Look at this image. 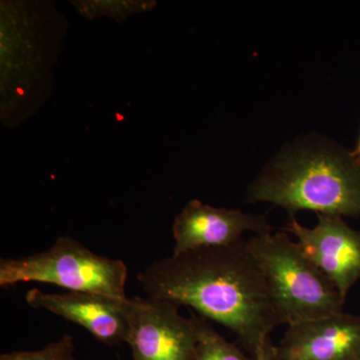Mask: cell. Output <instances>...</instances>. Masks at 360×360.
<instances>
[{"label": "cell", "mask_w": 360, "mask_h": 360, "mask_svg": "<svg viewBox=\"0 0 360 360\" xmlns=\"http://www.w3.org/2000/svg\"><path fill=\"white\" fill-rule=\"evenodd\" d=\"M352 155H354L355 158H359L360 160V134L359 141H357L356 146H355V148L354 149V150H352Z\"/></svg>", "instance_id": "14"}, {"label": "cell", "mask_w": 360, "mask_h": 360, "mask_svg": "<svg viewBox=\"0 0 360 360\" xmlns=\"http://www.w3.org/2000/svg\"><path fill=\"white\" fill-rule=\"evenodd\" d=\"M174 303L153 298H129L127 343L134 360H194L193 322Z\"/></svg>", "instance_id": "6"}, {"label": "cell", "mask_w": 360, "mask_h": 360, "mask_svg": "<svg viewBox=\"0 0 360 360\" xmlns=\"http://www.w3.org/2000/svg\"><path fill=\"white\" fill-rule=\"evenodd\" d=\"M252 357L253 360H276V345L271 338H266Z\"/></svg>", "instance_id": "13"}, {"label": "cell", "mask_w": 360, "mask_h": 360, "mask_svg": "<svg viewBox=\"0 0 360 360\" xmlns=\"http://www.w3.org/2000/svg\"><path fill=\"white\" fill-rule=\"evenodd\" d=\"M191 314L196 335L194 360H253L222 338L208 319L193 311Z\"/></svg>", "instance_id": "11"}, {"label": "cell", "mask_w": 360, "mask_h": 360, "mask_svg": "<svg viewBox=\"0 0 360 360\" xmlns=\"http://www.w3.org/2000/svg\"><path fill=\"white\" fill-rule=\"evenodd\" d=\"M25 302L32 309L47 310L78 324L104 345L113 347L127 342L129 298L120 300L84 291L44 292L35 288L26 292Z\"/></svg>", "instance_id": "8"}, {"label": "cell", "mask_w": 360, "mask_h": 360, "mask_svg": "<svg viewBox=\"0 0 360 360\" xmlns=\"http://www.w3.org/2000/svg\"><path fill=\"white\" fill-rule=\"evenodd\" d=\"M127 264L103 257L84 245L61 236L41 252L0 260V286L20 283H51L68 291H84L127 300Z\"/></svg>", "instance_id": "5"}, {"label": "cell", "mask_w": 360, "mask_h": 360, "mask_svg": "<svg viewBox=\"0 0 360 360\" xmlns=\"http://www.w3.org/2000/svg\"><path fill=\"white\" fill-rule=\"evenodd\" d=\"M271 225L265 215H253L231 208H217L201 201H189L175 217L172 224L174 253L198 248L236 245L243 234L270 233Z\"/></svg>", "instance_id": "9"}, {"label": "cell", "mask_w": 360, "mask_h": 360, "mask_svg": "<svg viewBox=\"0 0 360 360\" xmlns=\"http://www.w3.org/2000/svg\"><path fill=\"white\" fill-rule=\"evenodd\" d=\"M276 360H360V315L338 314L288 326Z\"/></svg>", "instance_id": "10"}, {"label": "cell", "mask_w": 360, "mask_h": 360, "mask_svg": "<svg viewBox=\"0 0 360 360\" xmlns=\"http://www.w3.org/2000/svg\"><path fill=\"white\" fill-rule=\"evenodd\" d=\"M246 246L286 326L343 311L345 298L286 232L255 236Z\"/></svg>", "instance_id": "4"}, {"label": "cell", "mask_w": 360, "mask_h": 360, "mask_svg": "<svg viewBox=\"0 0 360 360\" xmlns=\"http://www.w3.org/2000/svg\"><path fill=\"white\" fill-rule=\"evenodd\" d=\"M137 281L148 297L191 307L229 329L251 356L285 324L246 240L155 260Z\"/></svg>", "instance_id": "1"}, {"label": "cell", "mask_w": 360, "mask_h": 360, "mask_svg": "<svg viewBox=\"0 0 360 360\" xmlns=\"http://www.w3.org/2000/svg\"><path fill=\"white\" fill-rule=\"evenodd\" d=\"M72 336L65 335L46 347L33 352H13L0 356V360H75Z\"/></svg>", "instance_id": "12"}, {"label": "cell", "mask_w": 360, "mask_h": 360, "mask_svg": "<svg viewBox=\"0 0 360 360\" xmlns=\"http://www.w3.org/2000/svg\"><path fill=\"white\" fill-rule=\"evenodd\" d=\"M46 4H2V116L21 120L42 103L61 41L60 18Z\"/></svg>", "instance_id": "3"}, {"label": "cell", "mask_w": 360, "mask_h": 360, "mask_svg": "<svg viewBox=\"0 0 360 360\" xmlns=\"http://www.w3.org/2000/svg\"><path fill=\"white\" fill-rule=\"evenodd\" d=\"M246 202L288 210L360 217V160L326 139H304L284 150L251 181Z\"/></svg>", "instance_id": "2"}, {"label": "cell", "mask_w": 360, "mask_h": 360, "mask_svg": "<svg viewBox=\"0 0 360 360\" xmlns=\"http://www.w3.org/2000/svg\"><path fill=\"white\" fill-rule=\"evenodd\" d=\"M319 222L309 229L293 215L284 231L295 236L302 252L321 269L342 297L360 281V231L341 217L317 214Z\"/></svg>", "instance_id": "7"}]
</instances>
